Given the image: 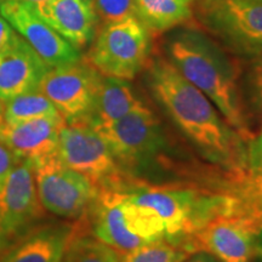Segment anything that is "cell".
Listing matches in <instances>:
<instances>
[{
  "mask_svg": "<svg viewBox=\"0 0 262 262\" xmlns=\"http://www.w3.org/2000/svg\"><path fill=\"white\" fill-rule=\"evenodd\" d=\"M146 71L157 102L196 150L235 179L247 175L250 142L226 122L215 104L163 55L150 57Z\"/></svg>",
  "mask_w": 262,
  "mask_h": 262,
  "instance_id": "6da1fadb",
  "label": "cell"
},
{
  "mask_svg": "<svg viewBox=\"0 0 262 262\" xmlns=\"http://www.w3.org/2000/svg\"><path fill=\"white\" fill-rule=\"evenodd\" d=\"M182 27L166 39V58L215 104L229 125L251 142L255 135L239 83V61L199 28L189 25Z\"/></svg>",
  "mask_w": 262,
  "mask_h": 262,
  "instance_id": "7a4b0ae2",
  "label": "cell"
},
{
  "mask_svg": "<svg viewBox=\"0 0 262 262\" xmlns=\"http://www.w3.org/2000/svg\"><path fill=\"white\" fill-rule=\"evenodd\" d=\"M125 193L130 202L155 211L164 226L165 241L182 249L212 219L243 215L241 201L234 192L226 194L187 186H150L135 180Z\"/></svg>",
  "mask_w": 262,
  "mask_h": 262,
  "instance_id": "3957f363",
  "label": "cell"
},
{
  "mask_svg": "<svg viewBox=\"0 0 262 262\" xmlns=\"http://www.w3.org/2000/svg\"><path fill=\"white\" fill-rule=\"evenodd\" d=\"M234 56L262 55V0H195L192 25Z\"/></svg>",
  "mask_w": 262,
  "mask_h": 262,
  "instance_id": "277c9868",
  "label": "cell"
},
{
  "mask_svg": "<svg viewBox=\"0 0 262 262\" xmlns=\"http://www.w3.org/2000/svg\"><path fill=\"white\" fill-rule=\"evenodd\" d=\"M152 37L137 17L103 25L84 60L103 77L131 80L148 64Z\"/></svg>",
  "mask_w": 262,
  "mask_h": 262,
  "instance_id": "5b68a950",
  "label": "cell"
},
{
  "mask_svg": "<svg viewBox=\"0 0 262 262\" xmlns=\"http://www.w3.org/2000/svg\"><path fill=\"white\" fill-rule=\"evenodd\" d=\"M102 136L124 172L139 180L168 148L166 136L157 117L145 104L122 119L93 127Z\"/></svg>",
  "mask_w": 262,
  "mask_h": 262,
  "instance_id": "8992f818",
  "label": "cell"
},
{
  "mask_svg": "<svg viewBox=\"0 0 262 262\" xmlns=\"http://www.w3.org/2000/svg\"><path fill=\"white\" fill-rule=\"evenodd\" d=\"M57 156L98 189L125 191L134 181L123 171L102 136L86 124H66L60 131Z\"/></svg>",
  "mask_w": 262,
  "mask_h": 262,
  "instance_id": "52a82bcc",
  "label": "cell"
},
{
  "mask_svg": "<svg viewBox=\"0 0 262 262\" xmlns=\"http://www.w3.org/2000/svg\"><path fill=\"white\" fill-rule=\"evenodd\" d=\"M32 168L44 210L64 219L86 215L98 193L89 179L66 166L57 153L35 160Z\"/></svg>",
  "mask_w": 262,
  "mask_h": 262,
  "instance_id": "ba28073f",
  "label": "cell"
},
{
  "mask_svg": "<svg viewBox=\"0 0 262 262\" xmlns=\"http://www.w3.org/2000/svg\"><path fill=\"white\" fill-rule=\"evenodd\" d=\"M42 215L32 163L19 160L0 187V256L37 228Z\"/></svg>",
  "mask_w": 262,
  "mask_h": 262,
  "instance_id": "9c48e42d",
  "label": "cell"
},
{
  "mask_svg": "<svg viewBox=\"0 0 262 262\" xmlns=\"http://www.w3.org/2000/svg\"><path fill=\"white\" fill-rule=\"evenodd\" d=\"M101 75L85 60L49 68L38 90L54 104L67 124H88Z\"/></svg>",
  "mask_w": 262,
  "mask_h": 262,
  "instance_id": "30bf717a",
  "label": "cell"
},
{
  "mask_svg": "<svg viewBox=\"0 0 262 262\" xmlns=\"http://www.w3.org/2000/svg\"><path fill=\"white\" fill-rule=\"evenodd\" d=\"M260 228L244 215H221L196 231L183 249L191 255L206 253L219 262H251Z\"/></svg>",
  "mask_w": 262,
  "mask_h": 262,
  "instance_id": "8fae6325",
  "label": "cell"
},
{
  "mask_svg": "<svg viewBox=\"0 0 262 262\" xmlns=\"http://www.w3.org/2000/svg\"><path fill=\"white\" fill-rule=\"evenodd\" d=\"M0 14L49 68L75 63L81 60L79 50L42 21L31 3L5 0Z\"/></svg>",
  "mask_w": 262,
  "mask_h": 262,
  "instance_id": "7c38bea8",
  "label": "cell"
},
{
  "mask_svg": "<svg viewBox=\"0 0 262 262\" xmlns=\"http://www.w3.org/2000/svg\"><path fill=\"white\" fill-rule=\"evenodd\" d=\"M31 4L39 17L75 49H84L93 41L100 22L91 0H44Z\"/></svg>",
  "mask_w": 262,
  "mask_h": 262,
  "instance_id": "4fadbf2b",
  "label": "cell"
},
{
  "mask_svg": "<svg viewBox=\"0 0 262 262\" xmlns=\"http://www.w3.org/2000/svg\"><path fill=\"white\" fill-rule=\"evenodd\" d=\"M64 119L61 116L41 117L26 122L0 123V143L19 160H35L57 153L58 135Z\"/></svg>",
  "mask_w": 262,
  "mask_h": 262,
  "instance_id": "5bb4252c",
  "label": "cell"
},
{
  "mask_svg": "<svg viewBox=\"0 0 262 262\" xmlns=\"http://www.w3.org/2000/svg\"><path fill=\"white\" fill-rule=\"evenodd\" d=\"M49 71L45 62L21 35L0 51V100L8 102L18 95L38 90Z\"/></svg>",
  "mask_w": 262,
  "mask_h": 262,
  "instance_id": "9a60e30c",
  "label": "cell"
},
{
  "mask_svg": "<svg viewBox=\"0 0 262 262\" xmlns=\"http://www.w3.org/2000/svg\"><path fill=\"white\" fill-rule=\"evenodd\" d=\"M74 226L37 227L0 256V262H58L63 256Z\"/></svg>",
  "mask_w": 262,
  "mask_h": 262,
  "instance_id": "2e32d148",
  "label": "cell"
},
{
  "mask_svg": "<svg viewBox=\"0 0 262 262\" xmlns=\"http://www.w3.org/2000/svg\"><path fill=\"white\" fill-rule=\"evenodd\" d=\"M142 104L129 80L102 75L86 125L97 127L112 124Z\"/></svg>",
  "mask_w": 262,
  "mask_h": 262,
  "instance_id": "e0dca14e",
  "label": "cell"
},
{
  "mask_svg": "<svg viewBox=\"0 0 262 262\" xmlns=\"http://www.w3.org/2000/svg\"><path fill=\"white\" fill-rule=\"evenodd\" d=\"M195 0H135L136 17L152 35L193 21Z\"/></svg>",
  "mask_w": 262,
  "mask_h": 262,
  "instance_id": "ac0fdd59",
  "label": "cell"
},
{
  "mask_svg": "<svg viewBox=\"0 0 262 262\" xmlns=\"http://www.w3.org/2000/svg\"><path fill=\"white\" fill-rule=\"evenodd\" d=\"M63 257L66 262H122L119 253L88 233L84 226H74Z\"/></svg>",
  "mask_w": 262,
  "mask_h": 262,
  "instance_id": "d6986e66",
  "label": "cell"
},
{
  "mask_svg": "<svg viewBox=\"0 0 262 262\" xmlns=\"http://www.w3.org/2000/svg\"><path fill=\"white\" fill-rule=\"evenodd\" d=\"M60 116L51 101L39 90L18 95L5 102L4 120L8 124L26 122L41 117Z\"/></svg>",
  "mask_w": 262,
  "mask_h": 262,
  "instance_id": "ffe728a7",
  "label": "cell"
},
{
  "mask_svg": "<svg viewBox=\"0 0 262 262\" xmlns=\"http://www.w3.org/2000/svg\"><path fill=\"white\" fill-rule=\"evenodd\" d=\"M191 256L188 251L165 239L136 248L122 257V262H182Z\"/></svg>",
  "mask_w": 262,
  "mask_h": 262,
  "instance_id": "44dd1931",
  "label": "cell"
},
{
  "mask_svg": "<svg viewBox=\"0 0 262 262\" xmlns=\"http://www.w3.org/2000/svg\"><path fill=\"white\" fill-rule=\"evenodd\" d=\"M243 86L242 94L248 117L262 120V55L250 61Z\"/></svg>",
  "mask_w": 262,
  "mask_h": 262,
  "instance_id": "7402d4cb",
  "label": "cell"
},
{
  "mask_svg": "<svg viewBox=\"0 0 262 262\" xmlns=\"http://www.w3.org/2000/svg\"><path fill=\"white\" fill-rule=\"evenodd\" d=\"M101 25H111L136 17L135 0H91Z\"/></svg>",
  "mask_w": 262,
  "mask_h": 262,
  "instance_id": "603a6c76",
  "label": "cell"
},
{
  "mask_svg": "<svg viewBox=\"0 0 262 262\" xmlns=\"http://www.w3.org/2000/svg\"><path fill=\"white\" fill-rule=\"evenodd\" d=\"M19 159L9 148L0 143V187L4 185L9 173L15 168Z\"/></svg>",
  "mask_w": 262,
  "mask_h": 262,
  "instance_id": "cb8c5ba5",
  "label": "cell"
},
{
  "mask_svg": "<svg viewBox=\"0 0 262 262\" xmlns=\"http://www.w3.org/2000/svg\"><path fill=\"white\" fill-rule=\"evenodd\" d=\"M262 165V130L249 143V171Z\"/></svg>",
  "mask_w": 262,
  "mask_h": 262,
  "instance_id": "d4e9b609",
  "label": "cell"
},
{
  "mask_svg": "<svg viewBox=\"0 0 262 262\" xmlns=\"http://www.w3.org/2000/svg\"><path fill=\"white\" fill-rule=\"evenodd\" d=\"M17 35L18 33L11 27V25L3 16H0V51L9 47Z\"/></svg>",
  "mask_w": 262,
  "mask_h": 262,
  "instance_id": "484cf974",
  "label": "cell"
},
{
  "mask_svg": "<svg viewBox=\"0 0 262 262\" xmlns=\"http://www.w3.org/2000/svg\"><path fill=\"white\" fill-rule=\"evenodd\" d=\"M182 262H219L214 256L211 255L206 254V253H195L194 256H192L191 258H187V261H182Z\"/></svg>",
  "mask_w": 262,
  "mask_h": 262,
  "instance_id": "4316f807",
  "label": "cell"
},
{
  "mask_svg": "<svg viewBox=\"0 0 262 262\" xmlns=\"http://www.w3.org/2000/svg\"><path fill=\"white\" fill-rule=\"evenodd\" d=\"M255 256L262 260V228H260L255 238Z\"/></svg>",
  "mask_w": 262,
  "mask_h": 262,
  "instance_id": "83f0119b",
  "label": "cell"
},
{
  "mask_svg": "<svg viewBox=\"0 0 262 262\" xmlns=\"http://www.w3.org/2000/svg\"><path fill=\"white\" fill-rule=\"evenodd\" d=\"M248 175L250 176L253 180H255L256 182L262 183V165L258 166L257 169L251 170V171H248Z\"/></svg>",
  "mask_w": 262,
  "mask_h": 262,
  "instance_id": "f1b7e54d",
  "label": "cell"
},
{
  "mask_svg": "<svg viewBox=\"0 0 262 262\" xmlns=\"http://www.w3.org/2000/svg\"><path fill=\"white\" fill-rule=\"evenodd\" d=\"M4 108L5 103L0 100V123H3V120H4Z\"/></svg>",
  "mask_w": 262,
  "mask_h": 262,
  "instance_id": "f546056e",
  "label": "cell"
},
{
  "mask_svg": "<svg viewBox=\"0 0 262 262\" xmlns=\"http://www.w3.org/2000/svg\"><path fill=\"white\" fill-rule=\"evenodd\" d=\"M17 2H25V3H39V2H44V0H17Z\"/></svg>",
  "mask_w": 262,
  "mask_h": 262,
  "instance_id": "4dcf8cb0",
  "label": "cell"
},
{
  "mask_svg": "<svg viewBox=\"0 0 262 262\" xmlns=\"http://www.w3.org/2000/svg\"><path fill=\"white\" fill-rule=\"evenodd\" d=\"M4 2H5V0H0V9H2V5L4 4Z\"/></svg>",
  "mask_w": 262,
  "mask_h": 262,
  "instance_id": "1f68e13d",
  "label": "cell"
},
{
  "mask_svg": "<svg viewBox=\"0 0 262 262\" xmlns=\"http://www.w3.org/2000/svg\"><path fill=\"white\" fill-rule=\"evenodd\" d=\"M58 262H66V261H64V257H63V256H62V258H61V260H60V261H58Z\"/></svg>",
  "mask_w": 262,
  "mask_h": 262,
  "instance_id": "d6a6232c",
  "label": "cell"
}]
</instances>
